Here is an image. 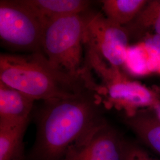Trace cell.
Instances as JSON below:
<instances>
[{
    "mask_svg": "<svg viewBox=\"0 0 160 160\" xmlns=\"http://www.w3.org/2000/svg\"><path fill=\"white\" fill-rule=\"evenodd\" d=\"M45 25L61 17L85 12L91 1L87 0H22Z\"/></svg>",
    "mask_w": 160,
    "mask_h": 160,
    "instance_id": "9c48e42d",
    "label": "cell"
},
{
    "mask_svg": "<svg viewBox=\"0 0 160 160\" xmlns=\"http://www.w3.org/2000/svg\"><path fill=\"white\" fill-rule=\"evenodd\" d=\"M34 102L22 92L0 81V123L29 120Z\"/></svg>",
    "mask_w": 160,
    "mask_h": 160,
    "instance_id": "ba28073f",
    "label": "cell"
},
{
    "mask_svg": "<svg viewBox=\"0 0 160 160\" xmlns=\"http://www.w3.org/2000/svg\"><path fill=\"white\" fill-rule=\"evenodd\" d=\"M102 81L97 94L114 104L124 109L126 115L139 109L151 108L160 102V91L151 88L127 78L120 69L114 68L99 59L92 61L88 65Z\"/></svg>",
    "mask_w": 160,
    "mask_h": 160,
    "instance_id": "277c9868",
    "label": "cell"
},
{
    "mask_svg": "<svg viewBox=\"0 0 160 160\" xmlns=\"http://www.w3.org/2000/svg\"><path fill=\"white\" fill-rule=\"evenodd\" d=\"M103 14L111 22L125 26L142 10L148 0H103Z\"/></svg>",
    "mask_w": 160,
    "mask_h": 160,
    "instance_id": "7c38bea8",
    "label": "cell"
},
{
    "mask_svg": "<svg viewBox=\"0 0 160 160\" xmlns=\"http://www.w3.org/2000/svg\"><path fill=\"white\" fill-rule=\"evenodd\" d=\"M0 81L34 101L71 97L90 88L86 81L72 78L53 67L42 52L1 53Z\"/></svg>",
    "mask_w": 160,
    "mask_h": 160,
    "instance_id": "7a4b0ae2",
    "label": "cell"
},
{
    "mask_svg": "<svg viewBox=\"0 0 160 160\" xmlns=\"http://www.w3.org/2000/svg\"><path fill=\"white\" fill-rule=\"evenodd\" d=\"M126 143L105 122L80 147L79 160H123Z\"/></svg>",
    "mask_w": 160,
    "mask_h": 160,
    "instance_id": "52a82bcc",
    "label": "cell"
},
{
    "mask_svg": "<svg viewBox=\"0 0 160 160\" xmlns=\"http://www.w3.org/2000/svg\"><path fill=\"white\" fill-rule=\"evenodd\" d=\"M102 98L90 88L73 96L43 101L37 118L31 160H63L106 121Z\"/></svg>",
    "mask_w": 160,
    "mask_h": 160,
    "instance_id": "6da1fadb",
    "label": "cell"
},
{
    "mask_svg": "<svg viewBox=\"0 0 160 160\" xmlns=\"http://www.w3.org/2000/svg\"><path fill=\"white\" fill-rule=\"evenodd\" d=\"M150 109H151L152 112L156 115V116L160 120V102L157 103L155 105Z\"/></svg>",
    "mask_w": 160,
    "mask_h": 160,
    "instance_id": "9a60e30c",
    "label": "cell"
},
{
    "mask_svg": "<svg viewBox=\"0 0 160 160\" xmlns=\"http://www.w3.org/2000/svg\"><path fill=\"white\" fill-rule=\"evenodd\" d=\"M123 160H155L139 146L126 142Z\"/></svg>",
    "mask_w": 160,
    "mask_h": 160,
    "instance_id": "4fadbf2b",
    "label": "cell"
},
{
    "mask_svg": "<svg viewBox=\"0 0 160 160\" xmlns=\"http://www.w3.org/2000/svg\"><path fill=\"white\" fill-rule=\"evenodd\" d=\"M28 122L0 123V160H22L23 138Z\"/></svg>",
    "mask_w": 160,
    "mask_h": 160,
    "instance_id": "8fae6325",
    "label": "cell"
},
{
    "mask_svg": "<svg viewBox=\"0 0 160 160\" xmlns=\"http://www.w3.org/2000/svg\"><path fill=\"white\" fill-rule=\"evenodd\" d=\"M129 41L125 27L111 22L101 12L90 14L84 36L85 51L120 69L126 61Z\"/></svg>",
    "mask_w": 160,
    "mask_h": 160,
    "instance_id": "8992f818",
    "label": "cell"
},
{
    "mask_svg": "<svg viewBox=\"0 0 160 160\" xmlns=\"http://www.w3.org/2000/svg\"><path fill=\"white\" fill-rule=\"evenodd\" d=\"M44 29V24L22 0L0 1L2 46L14 51L42 52Z\"/></svg>",
    "mask_w": 160,
    "mask_h": 160,
    "instance_id": "5b68a950",
    "label": "cell"
},
{
    "mask_svg": "<svg viewBox=\"0 0 160 160\" xmlns=\"http://www.w3.org/2000/svg\"><path fill=\"white\" fill-rule=\"evenodd\" d=\"M124 122L142 142L160 155V120L151 109L126 115Z\"/></svg>",
    "mask_w": 160,
    "mask_h": 160,
    "instance_id": "30bf717a",
    "label": "cell"
},
{
    "mask_svg": "<svg viewBox=\"0 0 160 160\" xmlns=\"http://www.w3.org/2000/svg\"><path fill=\"white\" fill-rule=\"evenodd\" d=\"M85 12L61 17L46 24L42 52L55 68L72 78L86 81L83 51L90 14Z\"/></svg>",
    "mask_w": 160,
    "mask_h": 160,
    "instance_id": "3957f363",
    "label": "cell"
},
{
    "mask_svg": "<svg viewBox=\"0 0 160 160\" xmlns=\"http://www.w3.org/2000/svg\"><path fill=\"white\" fill-rule=\"evenodd\" d=\"M79 151L78 147L71 149L63 160H79Z\"/></svg>",
    "mask_w": 160,
    "mask_h": 160,
    "instance_id": "5bb4252c",
    "label": "cell"
}]
</instances>
